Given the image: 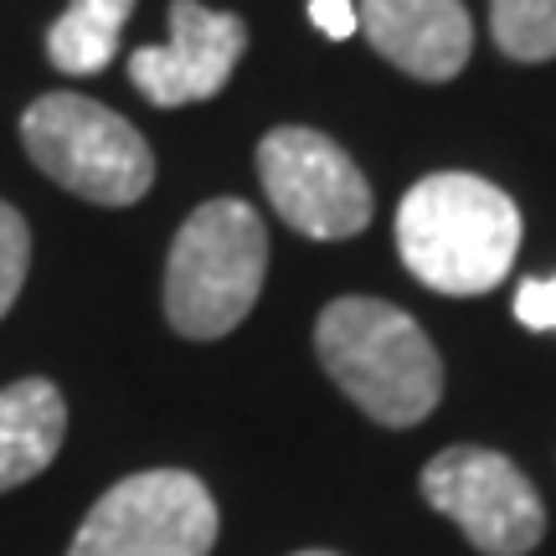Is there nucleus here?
Returning <instances> with one entry per match:
<instances>
[{"instance_id":"nucleus-7","label":"nucleus","mask_w":556,"mask_h":556,"mask_svg":"<svg viewBox=\"0 0 556 556\" xmlns=\"http://www.w3.org/2000/svg\"><path fill=\"white\" fill-rule=\"evenodd\" d=\"M422 500L448 516L484 556H526L546 536V505L536 484L495 448L454 443L422 469Z\"/></svg>"},{"instance_id":"nucleus-11","label":"nucleus","mask_w":556,"mask_h":556,"mask_svg":"<svg viewBox=\"0 0 556 556\" xmlns=\"http://www.w3.org/2000/svg\"><path fill=\"white\" fill-rule=\"evenodd\" d=\"M135 16V0H67L52 26H47V58L67 78H93L119 52L124 21Z\"/></svg>"},{"instance_id":"nucleus-5","label":"nucleus","mask_w":556,"mask_h":556,"mask_svg":"<svg viewBox=\"0 0 556 556\" xmlns=\"http://www.w3.org/2000/svg\"><path fill=\"white\" fill-rule=\"evenodd\" d=\"M217 500L186 469L119 479L88 510L67 556H212Z\"/></svg>"},{"instance_id":"nucleus-8","label":"nucleus","mask_w":556,"mask_h":556,"mask_svg":"<svg viewBox=\"0 0 556 556\" xmlns=\"http://www.w3.org/2000/svg\"><path fill=\"white\" fill-rule=\"evenodd\" d=\"M242 52H248V21L242 16L212 11L201 0H170V41L139 47L129 58V83L155 109L206 103L238 73Z\"/></svg>"},{"instance_id":"nucleus-6","label":"nucleus","mask_w":556,"mask_h":556,"mask_svg":"<svg viewBox=\"0 0 556 556\" xmlns=\"http://www.w3.org/2000/svg\"><path fill=\"white\" fill-rule=\"evenodd\" d=\"M258 176L274 212L315 242H340L366 232L371 186L336 139L304 124H278L258 144Z\"/></svg>"},{"instance_id":"nucleus-4","label":"nucleus","mask_w":556,"mask_h":556,"mask_svg":"<svg viewBox=\"0 0 556 556\" xmlns=\"http://www.w3.org/2000/svg\"><path fill=\"white\" fill-rule=\"evenodd\" d=\"M21 144L41 176L93 206H135L155 186L144 135L83 93H41L21 114Z\"/></svg>"},{"instance_id":"nucleus-15","label":"nucleus","mask_w":556,"mask_h":556,"mask_svg":"<svg viewBox=\"0 0 556 556\" xmlns=\"http://www.w3.org/2000/svg\"><path fill=\"white\" fill-rule=\"evenodd\" d=\"M309 21H315L325 37H356L361 31V11H356V0H309Z\"/></svg>"},{"instance_id":"nucleus-10","label":"nucleus","mask_w":556,"mask_h":556,"mask_svg":"<svg viewBox=\"0 0 556 556\" xmlns=\"http://www.w3.org/2000/svg\"><path fill=\"white\" fill-rule=\"evenodd\" d=\"M67 438V402L47 377L0 387V495L37 479Z\"/></svg>"},{"instance_id":"nucleus-12","label":"nucleus","mask_w":556,"mask_h":556,"mask_svg":"<svg viewBox=\"0 0 556 556\" xmlns=\"http://www.w3.org/2000/svg\"><path fill=\"white\" fill-rule=\"evenodd\" d=\"M490 31L516 62L556 58V0H490Z\"/></svg>"},{"instance_id":"nucleus-9","label":"nucleus","mask_w":556,"mask_h":556,"mask_svg":"<svg viewBox=\"0 0 556 556\" xmlns=\"http://www.w3.org/2000/svg\"><path fill=\"white\" fill-rule=\"evenodd\" d=\"M361 31L407 78L448 83L475 52V26L458 0H361Z\"/></svg>"},{"instance_id":"nucleus-3","label":"nucleus","mask_w":556,"mask_h":556,"mask_svg":"<svg viewBox=\"0 0 556 556\" xmlns=\"http://www.w3.org/2000/svg\"><path fill=\"white\" fill-rule=\"evenodd\" d=\"M268 274V232L238 197L201 201L165 258V319L186 340H222L253 315Z\"/></svg>"},{"instance_id":"nucleus-14","label":"nucleus","mask_w":556,"mask_h":556,"mask_svg":"<svg viewBox=\"0 0 556 556\" xmlns=\"http://www.w3.org/2000/svg\"><path fill=\"white\" fill-rule=\"evenodd\" d=\"M516 319L526 330H556V278H526L520 283Z\"/></svg>"},{"instance_id":"nucleus-16","label":"nucleus","mask_w":556,"mask_h":556,"mask_svg":"<svg viewBox=\"0 0 556 556\" xmlns=\"http://www.w3.org/2000/svg\"><path fill=\"white\" fill-rule=\"evenodd\" d=\"M294 556H336V552H294Z\"/></svg>"},{"instance_id":"nucleus-13","label":"nucleus","mask_w":556,"mask_h":556,"mask_svg":"<svg viewBox=\"0 0 556 556\" xmlns=\"http://www.w3.org/2000/svg\"><path fill=\"white\" fill-rule=\"evenodd\" d=\"M26 268H31V227L11 201H0V319L11 315Z\"/></svg>"},{"instance_id":"nucleus-2","label":"nucleus","mask_w":556,"mask_h":556,"mask_svg":"<svg viewBox=\"0 0 556 556\" xmlns=\"http://www.w3.org/2000/svg\"><path fill=\"white\" fill-rule=\"evenodd\" d=\"M319 366L381 428H413L443 397V361L407 309L345 294L315 319Z\"/></svg>"},{"instance_id":"nucleus-1","label":"nucleus","mask_w":556,"mask_h":556,"mask_svg":"<svg viewBox=\"0 0 556 556\" xmlns=\"http://www.w3.org/2000/svg\"><path fill=\"white\" fill-rule=\"evenodd\" d=\"M397 248L417 283L438 294H490L520 248V212L495 180L438 170L397 206Z\"/></svg>"}]
</instances>
